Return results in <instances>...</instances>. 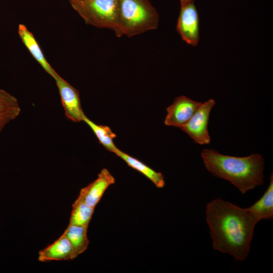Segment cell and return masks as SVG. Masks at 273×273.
I'll list each match as a JSON object with an SVG mask.
<instances>
[{"label":"cell","instance_id":"cell-11","mask_svg":"<svg viewBox=\"0 0 273 273\" xmlns=\"http://www.w3.org/2000/svg\"><path fill=\"white\" fill-rule=\"evenodd\" d=\"M18 34L23 43L33 57L44 71L54 79L58 73L47 60L33 33L28 29L25 25L20 24L18 26Z\"/></svg>","mask_w":273,"mask_h":273},{"label":"cell","instance_id":"cell-2","mask_svg":"<svg viewBox=\"0 0 273 273\" xmlns=\"http://www.w3.org/2000/svg\"><path fill=\"white\" fill-rule=\"evenodd\" d=\"M201 155L205 167L213 175L229 181L243 194L263 184L264 160L259 154L236 157L206 149Z\"/></svg>","mask_w":273,"mask_h":273},{"label":"cell","instance_id":"cell-1","mask_svg":"<svg viewBox=\"0 0 273 273\" xmlns=\"http://www.w3.org/2000/svg\"><path fill=\"white\" fill-rule=\"evenodd\" d=\"M205 214L213 248L244 260L257 223L247 208L217 198L207 204Z\"/></svg>","mask_w":273,"mask_h":273},{"label":"cell","instance_id":"cell-18","mask_svg":"<svg viewBox=\"0 0 273 273\" xmlns=\"http://www.w3.org/2000/svg\"><path fill=\"white\" fill-rule=\"evenodd\" d=\"M181 6L187 5L191 2H194V0H180Z\"/></svg>","mask_w":273,"mask_h":273},{"label":"cell","instance_id":"cell-4","mask_svg":"<svg viewBox=\"0 0 273 273\" xmlns=\"http://www.w3.org/2000/svg\"><path fill=\"white\" fill-rule=\"evenodd\" d=\"M86 24L114 30L120 37L118 25L119 0L69 1Z\"/></svg>","mask_w":273,"mask_h":273},{"label":"cell","instance_id":"cell-12","mask_svg":"<svg viewBox=\"0 0 273 273\" xmlns=\"http://www.w3.org/2000/svg\"><path fill=\"white\" fill-rule=\"evenodd\" d=\"M255 220L273 218V174L271 173L268 187L262 196L252 205L246 208Z\"/></svg>","mask_w":273,"mask_h":273},{"label":"cell","instance_id":"cell-10","mask_svg":"<svg viewBox=\"0 0 273 273\" xmlns=\"http://www.w3.org/2000/svg\"><path fill=\"white\" fill-rule=\"evenodd\" d=\"M72 247L67 237L62 234L56 241L38 252L40 262L74 259Z\"/></svg>","mask_w":273,"mask_h":273},{"label":"cell","instance_id":"cell-15","mask_svg":"<svg viewBox=\"0 0 273 273\" xmlns=\"http://www.w3.org/2000/svg\"><path fill=\"white\" fill-rule=\"evenodd\" d=\"M87 229L88 227L69 224L63 234L68 239L72 247L74 259L83 253L88 246Z\"/></svg>","mask_w":273,"mask_h":273},{"label":"cell","instance_id":"cell-6","mask_svg":"<svg viewBox=\"0 0 273 273\" xmlns=\"http://www.w3.org/2000/svg\"><path fill=\"white\" fill-rule=\"evenodd\" d=\"M54 79L66 117L74 122L82 121L85 114L81 107L79 91L58 74Z\"/></svg>","mask_w":273,"mask_h":273},{"label":"cell","instance_id":"cell-14","mask_svg":"<svg viewBox=\"0 0 273 273\" xmlns=\"http://www.w3.org/2000/svg\"><path fill=\"white\" fill-rule=\"evenodd\" d=\"M20 112L18 100L0 88V134L8 123L18 117Z\"/></svg>","mask_w":273,"mask_h":273},{"label":"cell","instance_id":"cell-9","mask_svg":"<svg viewBox=\"0 0 273 273\" xmlns=\"http://www.w3.org/2000/svg\"><path fill=\"white\" fill-rule=\"evenodd\" d=\"M115 183V179L106 168H103L97 178L80 191L84 202L95 208L101 200L107 188Z\"/></svg>","mask_w":273,"mask_h":273},{"label":"cell","instance_id":"cell-19","mask_svg":"<svg viewBox=\"0 0 273 273\" xmlns=\"http://www.w3.org/2000/svg\"><path fill=\"white\" fill-rule=\"evenodd\" d=\"M69 1H81V0H69Z\"/></svg>","mask_w":273,"mask_h":273},{"label":"cell","instance_id":"cell-8","mask_svg":"<svg viewBox=\"0 0 273 273\" xmlns=\"http://www.w3.org/2000/svg\"><path fill=\"white\" fill-rule=\"evenodd\" d=\"M201 103L185 96L175 98L173 103L166 109L167 113L164 124L180 128L191 119Z\"/></svg>","mask_w":273,"mask_h":273},{"label":"cell","instance_id":"cell-7","mask_svg":"<svg viewBox=\"0 0 273 273\" xmlns=\"http://www.w3.org/2000/svg\"><path fill=\"white\" fill-rule=\"evenodd\" d=\"M176 30L188 44L196 46L200 39L199 18L194 2L181 6Z\"/></svg>","mask_w":273,"mask_h":273},{"label":"cell","instance_id":"cell-13","mask_svg":"<svg viewBox=\"0 0 273 273\" xmlns=\"http://www.w3.org/2000/svg\"><path fill=\"white\" fill-rule=\"evenodd\" d=\"M122 159L127 165L141 173L159 189L163 188L165 185L164 177L161 172H157L141 161L124 153L118 148L114 152Z\"/></svg>","mask_w":273,"mask_h":273},{"label":"cell","instance_id":"cell-3","mask_svg":"<svg viewBox=\"0 0 273 273\" xmlns=\"http://www.w3.org/2000/svg\"><path fill=\"white\" fill-rule=\"evenodd\" d=\"M159 16L148 0H119L120 36L131 37L157 28Z\"/></svg>","mask_w":273,"mask_h":273},{"label":"cell","instance_id":"cell-17","mask_svg":"<svg viewBox=\"0 0 273 273\" xmlns=\"http://www.w3.org/2000/svg\"><path fill=\"white\" fill-rule=\"evenodd\" d=\"M84 121L92 130L100 143L108 151L114 153L118 148L115 146L113 140L116 137L111 128L106 125L96 124L85 115L83 118Z\"/></svg>","mask_w":273,"mask_h":273},{"label":"cell","instance_id":"cell-5","mask_svg":"<svg viewBox=\"0 0 273 273\" xmlns=\"http://www.w3.org/2000/svg\"><path fill=\"white\" fill-rule=\"evenodd\" d=\"M215 104L213 99L201 103L191 119L180 128L197 144L204 145L210 142L208 125L211 110Z\"/></svg>","mask_w":273,"mask_h":273},{"label":"cell","instance_id":"cell-16","mask_svg":"<svg viewBox=\"0 0 273 273\" xmlns=\"http://www.w3.org/2000/svg\"><path fill=\"white\" fill-rule=\"evenodd\" d=\"M94 210L95 208L88 206L84 202L82 195L79 193L72 204L69 224L88 227Z\"/></svg>","mask_w":273,"mask_h":273}]
</instances>
